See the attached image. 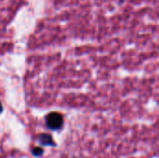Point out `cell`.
I'll return each instance as SVG.
<instances>
[{"instance_id": "3", "label": "cell", "mask_w": 159, "mask_h": 158, "mask_svg": "<svg viewBox=\"0 0 159 158\" xmlns=\"http://www.w3.org/2000/svg\"><path fill=\"white\" fill-rule=\"evenodd\" d=\"M33 154L36 156H39L43 154V150L41 148H34L33 150Z\"/></svg>"}, {"instance_id": "2", "label": "cell", "mask_w": 159, "mask_h": 158, "mask_svg": "<svg viewBox=\"0 0 159 158\" xmlns=\"http://www.w3.org/2000/svg\"><path fill=\"white\" fill-rule=\"evenodd\" d=\"M38 140H39L40 143L43 145H46V146H51V145L54 146L55 145L52 137L48 134H41L38 137Z\"/></svg>"}, {"instance_id": "1", "label": "cell", "mask_w": 159, "mask_h": 158, "mask_svg": "<svg viewBox=\"0 0 159 158\" xmlns=\"http://www.w3.org/2000/svg\"><path fill=\"white\" fill-rule=\"evenodd\" d=\"M46 125L48 129L52 130H59L63 126V116L61 114L53 112L47 115Z\"/></svg>"}]
</instances>
